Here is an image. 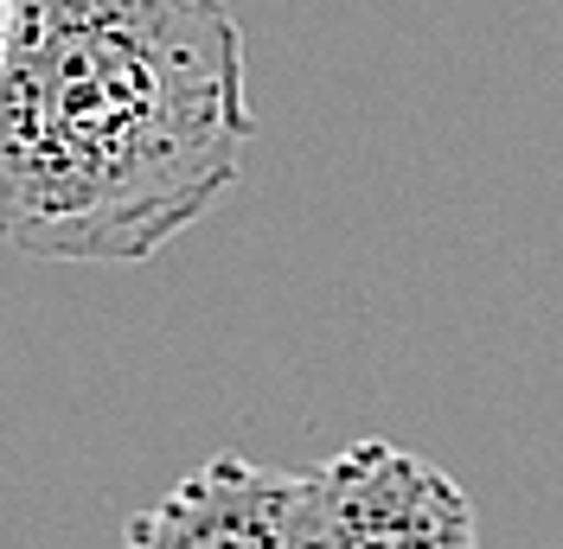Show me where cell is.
<instances>
[{"label": "cell", "instance_id": "cell-1", "mask_svg": "<svg viewBox=\"0 0 563 549\" xmlns=\"http://www.w3.org/2000/svg\"><path fill=\"white\" fill-rule=\"evenodd\" d=\"M256 135L224 0H7L0 243L147 262L231 186Z\"/></svg>", "mask_w": 563, "mask_h": 549}, {"label": "cell", "instance_id": "cell-2", "mask_svg": "<svg viewBox=\"0 0 563 549\" xmlns=\"http://www.w3.org/2000/svg\"><path fill=\"white\" fill-rule=\"evenodd\" d=\"M295 549H481V530L442 467L397 441H352L301 473Z\"/></svg>", "mask_w": 563, "mask_h": 549}, {"label": "cell", "instance_id": "cell-3", "mask_svg": "<svg viewBox=\"0 0 563 549\" xmlns=\"http://www.w3.org/2000/svg\"><path fill=\"white\" fill-rule=\"evenodd\" d=\"M301 473L256 467L244 453H218L199 473L129 517L122 549H295Z\"/></svg>", "mask_w": 563, "mask_h": 549}, {"label": "cell", "instance_id": "cell-4", "mask_svg": "<svg viewBox=\"0 0 563 549\" xmlns=\"http://www.w3.org/2000/svg\"><path fill=\"white\" fill-rule=\"evenodd\" d=\"M0 33H7V0H0Z\"/></svg>", "mask_w": 563, "mask_h": 549}]
</instances>
